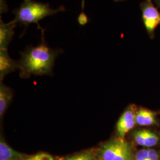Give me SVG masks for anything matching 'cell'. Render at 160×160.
Returning <instances> with one entry per match:
<instances>
[{
  "instance_id": "ac0fdd59",
  "label": "cell",
  "mask_w": 160,
  "mask_h": 160,
  "mask_svg": "<svg viewBox=\"0 0 160 160\" xmlns=\"http://www.w3.org/2000/svg\"><path fill=\"white\" fill-rule=\"evenodd\" d=\"M116 2H118V1H125V0H114Z\"/></svg>"
},
{
  "instance_id": "52a82bcc",
  "label": "cell",
  "mask_w": 160,
  "mask_h": 160,
  "mask_svg": "<svg viewBox=\"0 0 160 160\" xmlns=\"http://www.w3.org/2000/svg\"><path fill=\"white\" fill-rule=\"evenodd\" d=\"M0 22V49H7L14 36L17 23L12 20L9 23H5L1 19Z\"/></svg>"
},
{
  "instance_id": "4fadbf2b",
  "label": "cell",
  "mask_w": 160,
  "mask_h": 160,
  "mask_svg": "<svg viewBox=\"0 0 160 160\" xmlns=\"http://www.w3.org/2000/svg\"><path fill=\"white\" fill-rule=\"evenodd\" d=\"M84 0H82V10L78 17V22L81 26H84L89 22L88 18L87 16L86 13L84 12Z\"/></svg>"
},
{
  "instance_id": "7a4b0ae2",
  "label": "cell",
  "mask_w": 160,
  "mask_h": 160,
  "mask_svg": "<svg viewBox=\"0 0 160 160\" xmlns=\"http://www.w3.org/2000/svg\"><path fill=\"white\" fill-rule=\"evenodd\" d=\"M65 10V7L61 6L57 9H53L49 4L36 2L33 0H23L20 6L13 10L15 15L14 22L28 28L30 24L36 23L38 29L42 30L39 22L45 17L55 14Z\"/></svg>"
},
{
  "instance_id": "2e32d148",
  "label": "cell",
  "mask_w": 160,
  "mask_h": 160,
  "mask_svg": "<svg viewBox=\"0 0 160 160\" xmlns=\"http://www.w3.org/2000/svg\"><path fill=\"white\" fill-rule=\"evenodd\" d=\"M148 160H160L158 152L153 149H148Z\"/></svg>"
},
{
  "instance_id": "9a60e30c",
  "label": "cell",
  "mask_w": 160,
  "mask_h": 160,
  "mask_svg": "<svg viewBox=\"0 0 160 160\" xmlns=\"http://www.w3.org/2000/svg\"><path fill=\"white\" fill-rule=\"evenodd\" d=\"M25 160H53V158L51 155L46 153H42L30 157L28 159Z\"/></svg>"
},
{
  "instance_id": "8fae6325",
  "label": "cell",
  "mask_w": 160,
  "mask_h": 160,
  "mask_svg": "<svg viewBox=\"0 0 160 160\" xmlns=\"http://www.w3.org/2000/svg\"><path fill=\"white\" fill-rule=\"evenodd\" d=\"M12 98V90L1 83L0 86V116L4 115Z\"/></svg>"
},
{
  "instance_id": "5b68a950",
  "label": "cell",
  "mask_w": 160,
  "mask_h": 160,
  "mask_svg": "<svg viewBox=\"0 0 160 160\" xmlns=\"http://www.w3.org/2000/svg\"><path fill=\"white\" fill-rule=\"evenodd\" d=\"M136 122V113L135 109L130 106L122 114L117 123V132L119 138L124 139L126 133L135 126Z\"/></svg>"
},
{
  "instance_id": "6da1fadb",
  "label": "cell",
  "mask_w": 160,
  "mask_h": 160,
  "mask_svg": "<svg viewBox=\"0 0 160 160\" xmlns=\"http://www.w3.org/2000/svg\"><path fill=\"white\" fill-rule=\"evenodd\" d=\"M42 42L38 46L29 48L22 53L20 67L24 74L44 75L49 74L53 66L57 52L47 46L45 30H42Z\"/></svg>"
},
{
  "instance_id": "8992f818",
  "label": "cell",
  "mask_w": 160,
  "mask_h": 160,
  "mask_svg": "<svg viewBox=\"0 0 160 160\" xmlns=\"http://www.w3.org/2000/svg\"><path fill=\"white\" fill-rule=\"evenodd\" d=\"M133 137L139 145L147 148L154 147L159 141V137L155 133L145 129L134 132Z\"/></svg>"
},
{
  "instance_id": "3957f363",
  "label": "cell",
  "mask_w": 160,
  "mask_h": 160,
  "mask_svg": "<svg viewBox=\"0 0 160 160\" xmlns=\"http://www.w3.org/2000/svg\"><path fill=\"white\" fill-rule=\"evenodd\" d=\"M102 160H134L131 146L124 139H114L104 144L99 151Z\"/></svg>"
},
{
  "instance_id": "ba28073f",
  "label": "cell",
  "mask_w": 160,
  "mask_h": 160,
  "mask_svg": "<svg viewBox=\"0 0 160 160\" xmlns=\"http://www.w3.org/2000/svg\"><path fill=\"white\" fill-rule=\"evenodd\" d=\"M17 63L9 57L7 49H0V77L2 80L6 75L17 67Z\"/></svg>"
},
{
  "instance_id": "e0dca14e",
  "label": "cell",
  "mask_w": 160,
  "mask_h": 160,
  "mask_svg": "<svg viewBox=\"0 0 160 160\" xmlns=\"http://www.w3.org/2000/svg\"><path fill=\"white\" fill-rule=\"evenodd\" d=\"M154 2L157 7L160 9V0H154Z\"/></svg>"
},
{
  "instance_id": "7c38bea8",
  "label": "cell",
  "mask_w": 160,
  "mask_h": 160,
  "mask_svg": "<svg viewBox=\"0 0 160 160\" xmlns=\"http://www.w3.org/2000/svg\"><path fill=\"white\" fill-rule=\"evenodd\" d=\"M64 160H97L92 151H87L66 158Z\"/></svg>"
},
{
  "instance_id": "9c48e42d",
  "label": "cell",
  "mask_w": 160,
  "mask_h": 160,
  "mask_svg": "<svg viewBox=\"0 0 160 160\" xmlns=\"http://www.w3.org/2000/svg\"><path fill=\"white\" fill-rule=\"evenodd\" d=\"M24 156L9 147L1 137L0 160H25Z\"/></svg>"
},
{
  "instance_id": "5bb4252c",
  "label": "cell",
  "mask_w": 160,
  "mask_h": 160,
  "mask_svg": "<svg viewBox=\"0 0 160 160\" xmlns=\"http://www.w3.org/2000/svg\"><path fill=\"white\" fill-rule=\"evenodd\" d=\"M134 160H148V149H143L138 151L135 155Z\"/></svg>"
},
{
  "instance_id": "277c9868",
  "label": "cell",
  "mask_w": 160,
  "mask_h": 160,
  "mask_svg": "<svg viewBox=\"0 0 160 160\" xmlns=\"http://www.w3.org/2000/svg\"><path fill=\"white\" fill-rule=\"evenodd\" d=\"M142 18L146 32L150 39L155 37V30L160 25V12L153 0H143L140 4Z\"/></svg>"
},
{
  "instance_id": "30bf717a",
  "label": "cell",
  "mask_w": 160,
  "mask_h": 160,
  "mask_svg": "<svg viewBox=\"0 0 160 160\" xmlns=\"http://www.w3.org/2000/svg\"><path fill=\"white\" fill-rule=\"evenodd\" d=\"M136 122L140 126H152L157 123L155 114L147 109H139L136 113Z\"/></svg>"
}]
</instances>
